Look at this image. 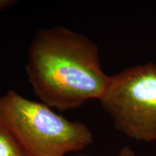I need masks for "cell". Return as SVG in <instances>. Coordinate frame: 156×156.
Instances as JSON below:
<instances>
[{
    "instance_id": "obj_1",
    "label": "cell",
    "mask_w": 156,
    "mask_h": 156,
    "mask_svg": "<svg viewBox=\"0 0 156 156\" xmlns=\"http://www.w3.org/2000/svg\"><path fill=\"white\" fill-rule=\"evenodd\" d=\"M25 70L41 102L60 112L99 101L111 77L103 72L92 40L57 25L36 32Z\"/></svg>"
},
{
    "instance_id": "obj_2",
    "label": "cell",
    "mask_w": 156,
    "mask_h": 156,
    "mask_svg": "<svg viewBox=\"0 0 156 156\" xmlns=\"http://www.w3.org/2000/svg\"><path fill=\"white\" fill-rule=\"evenodd\" d=\"M0 120L29 156H65L93 142L92 132L85 124L68 120L45 103L12 90L0 95Z\"/></svg>"
},
{
    "instance_id": "obj_3",
    "label": "cell",
    "mask_w": 156,
    "mask_h": 156,
    "mask_svg": "<svg viewBox=\"0 0 156 156\" xmlns=\"http://www.w3.org/2000/svg\"><path fill=\"white\" fill-rule=\"evenodd\" d=\"M115 128L137 142L156 141V64L129 67L111 76L99 99Z\"/></svg>"
},
{
    "instance_id": "obj_4",
    "label": "cell",
    "mask_w": 156,
    "mask_h": 156,
    "mask_svg": "<svg viewBox=\"0 0 156 156\" xmlns=\"http://www.w3.org/2000/svg\"><path fill=\"white\" fill-rule=\"evenodd\" d=\"M0 156H29L20 142L0 120Z\"/></svg>"
},
{
    "instance_id": "obj_5",
    "label": "cell",
    "mask_w": 156,
    "mask_h": 156,
    "mask_svg": "<svg viewBox=\"0 0 156 156\" xmlns=\"http://www.w3.org/2000/svg\"><path fill=\"white\" fill-rule=\"evenodd\" d=\"M116 156H136L135 153L129 146L126 145L120 150Z\"/></svg>"
},
{
    "instance_id": "obj_6",
    "label": "cell",
    "mask_w": 156,
    "mask_h": 156,
    "mask_svg": "<svg viewBox=\"0 0 156 156\" xmlns=\"http://www.w3.org/2000/svg\"><path fill=\"white\" fill-rule=\"evenodd\" d=\"M17 2L15 0H0V11L12 7Z\"/></svg>"
},
{
    "instance_id": "obj_7",
    "label": "cell",
    "mask_w": 156,
    "mask_h": 156,
    "mask_svg": "<svg viewBox=\"0 0 156 156\" xmlns=\"http://www.w3.org/2000/svg\"><path fill=\"white\" fill-rule=\"evenodd\" d=\"M73 156H90L88 155H85V154H77V155H73Z\"/></svg>"
}]
</instances>
